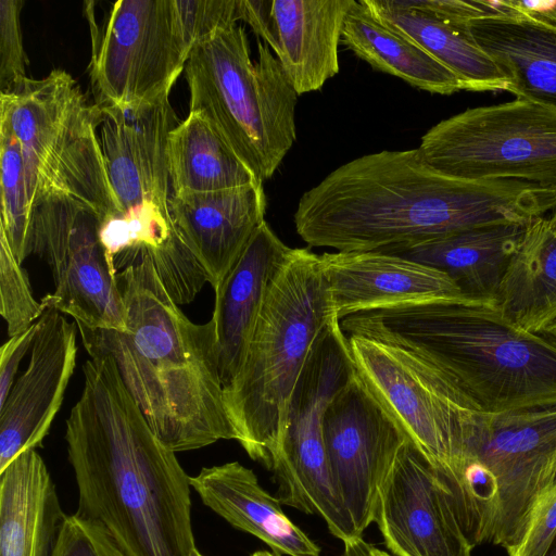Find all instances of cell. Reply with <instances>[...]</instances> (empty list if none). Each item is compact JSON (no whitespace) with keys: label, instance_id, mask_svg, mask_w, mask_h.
Returning <instances> with one entry per match:
<instances>
[{"label":"cell","instance_id":"cell-31","mask_svg":"<svg viewBox=\"0 0 556 556\" xmlns=\"http://www.w3.org/2000/svg\"><path fill=\"white\" fill-rule=\"evenodd\" d=\"M47 308L31 291L29 277L15 258L4 235L0 231V314L10 337L34 325Z\"/></svg>","mask_w":556,"mask_h":556},{"label":"cell","instance_id":"cell-9","mask_svg":"<svg viewBox=\"0 0 556 556\" xmlns=\"http://www.w3.org/2000/svg\"><path fill=\"white\" fill-rule=\"evenodd\" d=\"M433 169L460 179H517L556 191V111L516 98L439 122L417 148Z\"/></svg>","mask_w":556,"mask_h":556},{"label":"cell","instance_id":"cell-42","mask_svg":"<svg viewBox=\"0 0 556 556\" xmlns=\"http://www.w3.org/2000/svg\"><path fill=\"white\" fill-rule=\"evenodd\" d=\"M545 556H556V536Z\"/></svg>","mask_w":556,"mask_h":556},{"label":"cell","instance_id":"cell-23","mask_svg":"<svg viewBox=\"0 0 556 556\" xmlns=\"http://www.w3.org/2000/svg\"><path fill=\"white\" fill-rule=\"evenodd\" d=\"M203 504L232 527L289 556H320V548L295 526L277 496L258 483L255 473L238 462L204 467L190 477Z\"/></svg>","mask_w":556,"mask_h":556},{"label":"cell","instance_id":"cell-10","mask_svg":"<svg viewBox=\"0 0 556 556\" xmlns=\"http://www.w3.org/2000/svg\"><path fill=\"white\" fill-rule=\"evenodd\" d=\"M354 374L348 339L337 321L316 345L296 383L271 467L281 504L318 515L338 538L352 530L353 520L332 481L323 425L329 403Z\"/></svg>","mask_w":556,"mask_h":556},{"label":"cell","instance_id":"cell-5","mask_svg":"<svg viewBox=\"0 0 556 556\" xmlns=\"http://www.w3.org/2000/svg\"><path fill=\"white\" fill-rule=\"evenodd\" d=\"M340 321L320 255L290 249L268 287L249 349L224 402L248 455L271 470L296 383L316 345Z\"/></svg>","mask_w":556,"mask_h":556},{"label":"cell","instance_id":"cell-21","mask_svg":"<svg viewBox=\"0 0 556 556\" xmlns=\"http://www.w3.org/2000/svg\"><path fill=\"white\" fill-rule=\"evenodd\" d=\"M468 28L507 91L556 111V24L519 11L472 20Z\"/></svg>","mask_w":556,"mask_h":556},{"label":"cell","instance_id":"cell-39","mask_svg":"<svg viewBox=\"0 0 556 556\" xmlns=\"http://www.w3.org/2000/svg\"><path fill=\"white\" fill-rule=\"evenodd\" d=\"M343 544L344 549L340 556H376L375 546L364 541L363 538Z\"/></svg>","mask_w":556,"mask_h":556},{"label":"cell","instance_id":"cell-45","mask_svg":"<svg viewBox=\"0 0 556 556\" xmlns=\"http://www.w3.org/2000/svg\"><path fill=\"white\" fill-rule=\"evenodd\" d=\"M198 556H203L200 552L198 553Z\"/></svg>","mask_w":556,"mask_h":556},{"label":"cell","instance_id":"cell-27","mask_svg":"<svg viewBox=\"0 0 556 556\" xmlns=\"http://www.w3.org/2000/svg\"><path fill=\"white\" fill-rule=\"evenodd\" d=\"M495 306L505 319L531 333H543L556 320V227L551 217L529 223Z\"/></svg>","mask_w":556,"mask_h":556},{"label":"cell","instance_id":"cell-2","mask_svg":"<svg viewBox=\"0 0 556 556\" xmlns=\"http://www.w3.org/2000/svg\"><path fill=\"white\" fill-rule=\"evenodd\" d=\"M65 441L79 518L118 556H198L190 477L147 422L110 355H89Z\"/></svg>","mask_w":556,"mask_h":556},{"label":"cell","instance_id":"cell-6","mask_svg":"<svg viewBox=\"0 0 556 556\" xmlns=\"http://www.w3.org/2000/svg\"><path fill=\"white\" fill-rule=\"evenodd\" d=\"M435 478L473 547L490 543L509 549L536 500L556 481V406L479 410L457 460Z\"/></svg>","mask_w":556,"mask_h":556},{"label":"cell","instance_id":"cell-18","mask_svg":"<svg viewBox=\"0 0 556 556\" xmlns=\"http://www.w3.org/2000/svg\"><path fill=\"white\" fill-rule=\"evenodd\" d=\"M320 262L339 320L391 307L473 302L442 271L394 254L337 251L323 253Z\"/></svg>","mask_w":556,"mask_h":556},{"label":"cell","instance_id":"cell-8","mask_svg":"<svg viewBox=\"0 0 556 556\" xmlns=\"http://www.w3.org/2000/svg\"><path fill=\"white\" fill-rule=\"evenodd\" d=\"M0 123L21 144L30 210L50 198L78 200L100 220L122 212L101 150L99 108L63 70L25 77L0 92Z\"/></svg>","mask_w":556,"mask_h":556},{"label":"cell","instance_id":"cell-24","mask_svg":"<svg viewBox=\"0 0 556 556\" xmlns=\"http://www.w3.org/2000/svg\"><path fill=\"white\" fill-rule=\"evenodd\" d=\"M356 0H273L274 52L298 96L319 90L339 72L338 47Z\"/></svg>","mask_w":556,"mask_h":556},{"label":"cell","instance_id":"cell-28","mask_svg":"<svg viewBox=\"0 0 556 556\" xmlns=\"http://www.w3.org/2000/svg\"><path fill=\"white\" fill-rule=\"evenodd\" d=\"M341 41L376 71L399 77L418 89L444 96L464 90L454 73L418 45L382 24L361 1L356 0L345 17Z\"/></svg>","mask_w":556,"mask_h":556},{"label":"cell","instance_id":"cell-16","mask_svg":"<svg viewBox=\"0 0 556 556\" xmlns=\"http://www.w3.org/2000/svg\"><path fill=\"white\" fill-rule=\"evenodd\" d=\"M168 97L98 106L103 160L122 211L151 204L169 212L168 136L179 121Z\"/></svg>","mask_w":556,"mask_h":556},{"label":"cell","instance_id":"cell-40","mask_svg":"<svg viewBox=\"0 0 556 556\" xmlns=\"http://www.w3.org/2000/svg\"><path fill=\"white\" fill-rule=\"evenodd\" d=\"M543 333L545 334L546 338H548L549 340H552L553 342L556 343V320L549 325L544 331Z\"/></svg>","mask_w":556,"mask_h":556},{"label":"cell","instance_id":"cell-37","mask_svg":"<svg viewBox=\"0 0 556 556\" xmlns=\"http://www.w3.org/2000/svg\"><path fill=\"white\" fill-rule=\"evenodd\" d=\"M241 21L245 22L257 37L277 50V38L271 14V1L266 0H240Z\"/></svg>","mask_w":556,"mask_h":556},{"label":"cell","instance_id":"cell-20","mask_svg":"<svg viewBox=\"0 0 556 556\" xmlns=\"http://www.w3.org/2000/svg\"><path fill=\"white\" fill-rule=\"evenodd\" d=\"M290 249L264 220L214 290L215 303L210 321L224 390L240 372L270 281Z\"/></svg>","mask_w":556,"mask_h":556},{"label":"cell","instance_id":"cell-13","mask_svg":"<svg viewBox=\"0 0 556 556\" xmlns=\"http://www.w3.org/2000/svg\"><path fill=\"white\" fill-rule=\"evenodd\" d=\"M100 223L99 214L78 200L47 199L31 211L29 252L52 273L54 291L41 299L46 308L71 316L76 325L125 331V306Z\"/></svg>","mask_w":556,"mask_h":556},{"label":"cell","instance_id":"cell-30","mask_svg":"<svg viewBox=\"0 0 556 556\" xmlns=\"http://www.w3.org/2000/svg\"><path fill=\"white\" fill-rule=\"evenodd\" d=\"M1 218L4 235L15 258L22 264L29 252L31 210L21 144L14 132L0 123Z\"/></svg>","mask_w":556,"mask_h":556},{"label":"cell","instance_id":"cell-1","mask_svg":"<svg viewBox=\"0 0 556 556\" xmlns=\"http://www.w3.org/2000/svg\"><path fill=\"white\" fill-rule=\"evenodd\" d=\"M556 211V191L517 179L467 180L430 167L418 149L354 159L300 198L294 225L309 247L383 251Z\"/></svg>","mask_w":556,"mask_h":556},{"label":"cell","instance_id":"cell-22","mask_svg":"<svg viewBox=\"0 0 556 556\" xmlns=\"http://www.w3.org/2000/svg\"><path fill=\"white\" fill-rule=\"evenodd\" d=\"M528 225L483 226L380 252L438 269L466 299L495 305L505 271Z\"/></svg>","mask_w":556,"mask_h":556},{"label":"cell","instance_id":"cell-4","mask_svg":"<svg viewBox=\"0 0 556 556\" xmlns=\"http://www.w3.org/2000/svg\"><path fill=\"white\" fill-rule=\"evenodd\" d=\"M340 328L421 356L481 412L556 406V343L516 327L494 304L450 301L362 312L342 318Z\"/></svg>","mask_w":556,"mask_h":556},{"label":"cell","instance_id":"cell-25","mask_svg":"<svg viewBox=\"0 0 556 556\" xmlns=\"http://www.w3.org/2000/svg\"><path fill=\"white\" fill-rule=\"evenodd\" d=\"M65 516L36 450L0 472V556H52Z\"/></svg>","mask_w":556,"mask_h":556},{"label":"cell","instance_id":"cell-3","mask_svg":"<svg viewBox=\"0 0 556 556\" xmlns=\"http://www.w3.org/2000/svg\"><path fill=\"white\" fill-rule=\"evenodd\" d=\"M126 330L77 325L89 355H110L159 440L173 452L236 440L218 374L211 321L194 324L149 257L117 274Z\"/></svg>","mask_w":556,"mask_h":556},{"label":"cell","instance_id":"cell-26","mask_svg":"<svg viewBox=\"0 0 556 556\" xmlns=\"http://www.w3.org/2000/svg\"><path fill=\"white\" fill-rule=\"evenodd\" d=\"M387 27L408 38L460 80L467 91L508 90V83L477 45L468 25L453 23L412 0H359Z\"/></svg>","mask_w":556,"mask_h":556},{"label":"cell","instance_id":"cell-41","mask_svg":"<svg viewBox=\"0 0 556 556\" xmlns=\"http://www.w3.org/2000/svg\"><path fill=\"white\" fill-rule=\"evenodd\" d=\"M252 556H281V555L278 553H275V552L258 551V552H255Z\"/></svg>","mask_w":556,"mask_h":556},{"label":"cell","instance_id":"cell-33","mask_svg":"<svg viewBox=\"0 0 556 556\" xmlns=\"http://www.w3.org/2000/svg\"><path fill=\"white\" fill-rule=\"evenodd\" d=\"M23 0L0 1V90L27 77L20 14Z\"/></svg>","mask_w":556,"mask_h":556},{"label":"cell","instance_id":"cell-38","mask_svg":"<svg viewBox=\"0 0 556 556\" xmlns=\"http://www.w3.org/2000/svg\"><path fill=\"white\" fill-rule=\"evenodd\" d=\"M516 4L521 12L532 13L556 24V1L554 2H529L516 1Z\"/></svg>","mask_w":556,"mask_h":556},{"label":"cell","instance_id":"cell-11","mask_svg":"<svg viewBox=\"0 0 556 556\" xmlns=\"http://www.w3.org/2000/svg\"><path fill=\"white\" fill-rule=\"evenodd\" d=\"M345 337L366 389L434 471L447 472L480 409L442 370L414 352L363 336Z\"/></svg>","mask_w":556,"mask_h":556},{"label":"cell","instance_id":"cell-43","mask_svg":"<svg viewBox=\"0 0 556 556\" xmlns=\"http://www.w3.org/2000/svg\"><path fill=\"white\" fill-rule=\"evenodd\" d=\"M375 555L376 556H393V555H390L387 552L380 551V549H378L376 547H375Z\"/></svg>","mask_w":556,"mask_h":556},{"label":"cell","instance_id":"cell-15","mask_svg":"<svg viewBox=\"0 0 556 556\" xmlns=\"http://www.w3.org/2000/svg\"><path fill=\"white\" fill-rule=\"evenodd\" d=\"M374 521L394 556H472L433 466L409 439L381 485Z\"/></svg>","mask_w":556,"mask_h":556},{"label":"cell","instance_id":"cell-44","mask_svg":"<svg viewBox=\"0 0 556 556\" xmlns=\"http://www.w3.org/2000/svg\"><path fill=\"white\" fill-rule=\"evenodd\" d=\"M551 219L553 222V224L555 225L556 227V211L554 212V214L551 216Z\"/></svg>","mask_w":556,"mask_h":556},{"label":"cell","instance_id":"cell-19","mask_svg":"<svg viewBox=\"0 0 556 556\" xmlns=\"http://www.w3.org/2000/svg\"><path fill=\"white\" fill-rule=\"evenodd\" d=\"M174 225L216 290L265 220L262 181L212 192L172 194Z\"/></svg>","mask_w":556,"mask_h":556},{"label":"cell","instance_id":"cell-29","mask_svg":"<svg viewBox=\"0 0 556 556\" xmlns=\"http://www.w3.org/2000/svg\"><path fill=\"white\" fill-rule=\"evenodd\" d=\"M167 154L173 194L212 192L257 180L200 113L189 112L170 131Z\"/></svg>","mask_w":556,"mask_h":556},{"label":"cell","instance_id":"cell-14","mask_svg":"<svg viewBox=\"0 0 556 556\" xmlns=\"http://www.w3.org/2000/svg\"><path fill=\"white\" fill-rule=\"evenodd\" d=\"M323 433L334 488L363 535L374 522L381 485L408 438L356 372L329 403Z\"/></svg>","mask_w":556,"mask_h":556},{"label":"cell","instance_id":"cell-7","mask_svg":"<svg viewBox=\"0 0 556 556\" xmlns=\"http://www.w3.org/2000/svg\"><path fill=\"white\" fill-rule=\"evenodd\" d=\"M251 59L236 24L197 45L185 64L189 112L202 114L257 180L270 178L295 138L298 93L264 41Z\"/></svg>","mask_w":556,"mask_h":556},{"label":"cell","instance_id":"cell-32","mask_svg":"<svg viewBox=\"0 0 556 556\" xmlns=\"http://www.w3.org/2000/svg\"><path fill=\"white\" fill-rule=\"evenodd\" d=\"M184 40L191 50L241 21L240 0H174Z\"/></svg>","mask_w":556,"mask_h":556},{"label":"cell","instance_id":"cell-34","mask_svg":"<svg viewBox=\"0 0 556 556\" xmlns=\"http://www.w3.org/2000/svg\"><path fill=\"white\" fill-rule=\"evenodd\" d=\"M556 536V481L536 500L525 531L508 556H545Z\"/></svg>","mask_w":556,"mask_h":556},{"label":"cell","instance_id":"cell-17","mask_svg":"<svg viewBox=\"0 0 556 556\" xmlns=\"http://www.w3.org/2000/svg\"><path fill=\"white\" fill-rule=\"evenodd\" d=\"M38 324L27 368L0 406V472L22 453L41 446L76 365V323L47 308Z\"/></svg>","mask_w":556,"mask_h":556},{"label":"cell","instance_id":"cell-12","mask_svg":"<svg viewBox=\"0 0 556 556\" xmlns=\"http://www.w3.org/2000/svg\"><path fill=\"white\" fill-rule=\"evenodd\" d=\"M86 5L94 104L135 105L169 96L190 54L174 0L115 1L100 23L91 2Z\"/></svg>","mask_w":556,"mask_h":556},{"label":"cell","instance_id":"cell-36","mask_svg":"<svg viewBox=\"0 0 556 556\" xmlns=\"http://www.w3.org/2000/svg\"><path fill=\"white\" fill-rule=\"evenodd\" d=\"M38 320L25 331L10 337L0 349V406L5 402L13 384L18 366L30 352L38 331Z\"/></svg>","mask_w":556,"mask_h":556},{"label":"cell","instance_id":"cell-35","mask_svg":"<svg viewBox=\"0 0 556 556\" xmlns=\"http://www.w3.org/2000/svg\"><path fill=\"white\" fill-rule=\"evenodd\" d=\"M52 556H118L108 538L77 515H66Z\"/></svg>","mask_w":556,"mask_h":556}]
</instances>
